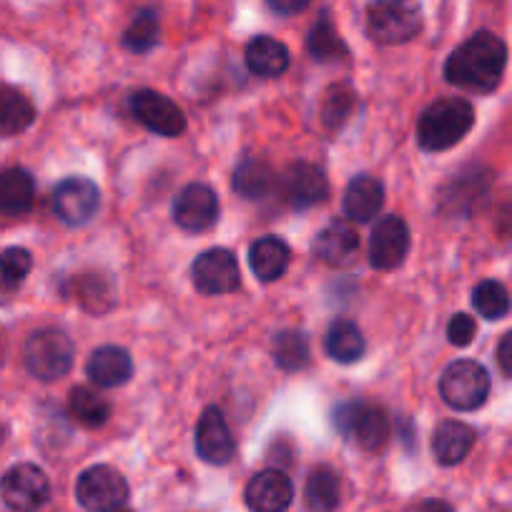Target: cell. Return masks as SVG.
Masks as SVG:
<instances>
[{
    "mask_svg": "<svg viewBox=\"0 0 512 512\" xmlns=\"http://www.w3.org/2000/svg\"><path fill=\"white\" fill-rule=\"evenodd\" d=\"M324 349L332 359L342 364L357 362L364 354V337L359 332V327L349 319H337L332 322V327L327 329V337H324Z\"/></svg>",
    "mask_w": 512,
    "mask_h": 512,
    "instance_id": "26",
    "label": "cell"
},
{
    "mask_svg": "<svg viewBox=\"0 0 512 512\" xmlns=\"http://www.w3.org/2000/svg\"><path fill=\"white\" fill-rule=\"evenodd\" d=\"M472 307H475V312L480 314V317L497 322V319L510 314V292H507L505 284L495 282V279H485V282L477 284L475 292H472Z\"/></svg>",
    "mask_w": 512,
    "mask_h": 512,
    "instance_id": "29",
    "label": "cell"
},
{
    "mask_svg": "<svg viewBox=\"0 0 512 512\" xmlns=\"http://www.w3.org/2000/svg\"><path fill=\"white\" fill-rule=\"evenodd\" d=\"M507 66V46L495 33L480 31L452 51L445 63V78L470 93H492Z\"/></svg>",
    "mask_w": 512,
    "mask_h": 512,
    "instance_id": "1",
    "label": "cell"
},
{
    "mask_svg": "<svg viewBox=\"0 0 512 512\" xmlns=\"http://www.w3.org/2000/svg\"><path fill=\"white\" fill-rule=\"evenodd\" d=\"M0 497L13 512H36L51 497V482L41 467L33 462H21L3 475Z\"/></svg>",
    "mask_w": 512,
    "mask_h": 512,
    "instance_id": "8",
    "label": "cell"
},
{
    "mask_svg": "<svg viewBox=\"0 0 512 512\" xmlns=\"http://www.w3.org/2000/svg\"><path fill=\"white\" fill-rule=\"evenodd\" d=\"M86 374L98 387H121L134 377V362H131V354L126 349L106 344L88 357Z\"/></svg>",
    "mask_w": 512,
    "mask_h": 512,
    "instance_id": "17",
    "label": "cell"
},
{
    "mask_svg": "<svg viewBox=\"0 0 512 512\" xmlns=\"http://www.w3.org/2000/svg\"><path fill=\"white\" fill-rule=\"evenodd\" d=\"M73 357H76V347L71 337L53 327L33 332L23 347V364L28 374L41 382H56L66 377L73 367Z\"/></svg>",
    "mask_w": 512,
    "mask_h": 512,
    "instance_id": "4",
    "label": "cell"
},
{
    "mask_svg": "<svg viewBox=\"0 0 512 512\" xmlns=\"http://www.w3.org/2000/svg\"><path fill=\"white\" fill-rule=\"evenodd\" d=\"M196 452L209 465H226L236 452L234 435H231L226 417L219 407H206L196 425Z\"/></svg>",
    "mask_w": 512,
    "mask_h": 512,
    "instance_id": "14",
    "label": "cell"
},
{
    "mask_svg": "<svg viewBox=\"0 0 512 512\" xmlns=\"http://www.w3.org/2000/svg\"><path fill=\"white\" fill-rule=\"evenodd\" d=\"M194 287L206 297H221L239 289L241 274L236 256L229 249H209L191 267Z\"/></svg>",
    "mask_w": 512,
    "mask_h": 512,
    "instance_id": "11",
    "label": "cell"
},
{
    "mask_svg": "<svg viewBox=\"0 0 512 512\" xmlns=\"http://www.w3.org/2000/svg\"><path fill=\"white\" fill-rule=\"evenodd\" d=\"M36 201V181L26 169L0 171V214L23 216L33 209Z\"/></svg>",
    "mask_w": 512,
    "mask_h": 512,
    "instance_id": "22",
    "label": "cell"
},
{
    "mask_svg": "<svg viewBox=\"0 0 512 512\" xmlns=\"http://www.w3.org/2000/svg\"><path fill=\"white\" fill-rule=\"evenodd\" d=\"M475 334L477 322L470 314H455V317L450 319V324H447V337H450V342L455 344V347H467V344H472Z\"/></svg>",
    "mask_w": 512,
    "mask_h": 512,
    "instance_id": "35",
    "label": "cell"
},
{
    "mask_svg": "<svg viewBox=\"0 0 512 512\" xmlns=\"http://www.w3.org/2000/svg\"><path fill=\"white\" fill-rule=\"evenodd\" d=\"M354 106H357V93L349 86H334L329 88L327 96L322 101V121L327 128H339L349 116H352Z\"/></svg>",
    "mask_w": 512,
    "mask_h": 512,
    "instance_id": "33",
    "label": "cell"
},
{
    "mask_svg": "<svg viewBox=\"0 0 512 512\" xmlns=\"http://www.w3.org/2000/svg\"><path fill=\"white\" fill-rule=\"evenodd\" d=\"M307 48L312 53V58H317L322 63L342 61L347 56V46H344V41L339 38V33L334 31L329 21H319L312 28V33L307 38Z\"/></svg>",
    "mask_w": 512,
    "mask_h": 512,
    "instance_id": "31",
    "label": "cell"
},
{
    "mask_svg": "<svg viewBox=\"0 0 512 512\" xmlns=\"http://www.w3.org/2000/svg\"><path fill=\"white\" fill-rule=\"evenodd\" d=\"M3 440H6V427H3V422H0V445H3Z\"/></svg>",
    "mask_w": 512,
    "mask_h": 512,
    "instance_id": "39",
    "label": "cell"
},
{
    "mask_svg": "<svg viewBox=\"0 0 512 512\" xmlns=\"http://www.w3.org/2000/svg\"><path fill=\"white\" fill-rule=\"evenodd\" d=\"M246 66L259 78H277L289 68V51L272 36H256L246 48Z\"/></svg>",
    "mask_w": 512,
    "mask_h": 512,
    "instance_id": "24",
    "label": "cell"
},
{
    "mask_svg": "<svg viewBox=\"0 0 512 512\" xmlns=\"http://www.w3.org/2000/svg\"><path fill=\"white\" fill-rule=\"evenodd\" d=\"M68 412H71V417L78 425L96 430V427H103L108 422L111 405H108V400L101 392L91 390V387H76L71 397H68Z\"/></svg>",
    "mask_w": 512,
    "mask_h": 512,
    "instance_id": "27",
    "label": "cell"
},
{
    "mask_svg": "<svg viewBox=\"0 0 512 512\" xmlns=\"http://www.w3.org/2000/svg\"><path fill=\"white\" fill-rule=\"evenodd\" d=\"M304 505L309 512H337L339 477L332 467L319 465L309 472L304 485Z\"/></svg>",
    "mask_w": 512,
    "mask_h": 512,
    "instance_id": "25",
    "label": "cell"
},
{
    "mask_svg": "<svg viewBox=\"0 0 512 512\" xmlns=\"http://www.w3.org/2000/svg\"><path fill=\"white\" fill-rule=\"evenodd\" d=\"M332 422L344 437L354 440L367 452L382 450L392 435V422L387 412L382 407L364 405L357 400L334 407Z\"/></svg>",
    "mask_w": 512,
    "mask_h": 512,
    "instance_id": "5",
    "label": "cell"
},
{
    "mask_svg": "<svg viewBox=\"0 0 512 512\" xmlns=\"http://www.w3.org/2000/svg\"><path fill=\"white\" fill-rule=\"evenodd\" d=\"M420 31V0H372L367 6V33L379 46H402Z\"/></svg>",
    "mask_w": 512,
    "mask_h": 512,
    "instance_id": "3",
    "label": "cell"
},
{
    "mask_svg": "<svg viewBox=\"0 0 512 512\" xmlns=\"http://www.w3.org/2000/svg\"><path fill=\"white\" fill-rule=\"evenodd\" d=\"M410 251V226L402 216H382L369 239V262L379 272H392L405 262Z\"/></svg>",
    "mask_w": 512,
    "mask_h": 512,
    "instance_id": "10",
    "label": "cell"
},
{
    "mask_svg": "<svg viewBox=\"0 0 512 512\" xmlns=\"http://www.w3.org/2000/svg\"><path fill=\"white\" fill-rule=\"evenodd\" d=\"M113 512H131V510H126V507H118V510H113Z\"/></svg>",
    "mask_w": 512,
    "mask_h": 512,
    "instance_id": "40",
    "label": "cell"
},
{
    "mask_svg": "<svg viewBox=\"0 0 512 512\" xmlns=\"http://www.w3.org/2000/svg\"><path fill=\"white\" fill-rule=\"evenodd\" d=\"M234 191L244 199H262L272 189V169L259 159H246L236 166L234 181H231Z\"/></svg>",
    "mask_w": 512,
    "mask_h": 512,
    "instance_id": "28",
    "label": "cell"
},
{
    "mask_svg": "<svg viewBox=\"0 0 512 512\" xmlns=\"http://www.w3.org/2000/svg\"><path fill=\"white\" fill-rule=\"evenodd\" d=\"M497 364L505 377H512V329L497 344Z\"/></svg>",
    "mask_w": 512,
    "mask_h": 512,
    "instance_id": "36",
    "label": "cell"
},
{
    "mask_svg": "<svg viewBox=\"0 0 512 512\" xmlns=\"http://www.w3.org/2000/svg\"><path fill=\"white\" fill-rule=\"evenodd\" d=\"M33 256L23 246H11L0 254V282L6 287H18L31 274Z\"/></svg>",
    "mask_w": 512,
    "mask_h": 512,
    "instance_id": "34",
    "label": "cell"
},
{
    "mask_svg": "<svg viewBox=\"0 0 512 512\" xmlns=\"http://www.w3.org/2000/svg\"><path fill=\"white\" fill-rule=\"evenodd\" d=\"M475 430L460 420H445L432 435V455L442 467L460 465L475 447Z\"/></svg>",
    "mask_w": 512,
    "mask_h": 512,
    "instance_id": "19",
    "label": "cell"
},
{
    "mask_svg": "<svg viewBox=\"0 0 512 512\" xmlns=\"http://www.w3.org/2000/svg\"><path fill=\"white\" fill-rule=\"evenodd\" d=\"M244 497L251 512H284L292 505L294 487L282 470L269 467L251 477Z\"/></svg>",
    "mask_w": 512,
    "mask_h": 512,
    "instance_id": "15",
    "label": "cell"
},
{
    "mask_svg": "<svg viewBox=\"0 0 512 512\" xmlns=\"http://www.w3.org/2000/svg\"><path fill=\"white\" fill-rule=\"evenodd\" d=\"M284 194H287L289 206H294V209H312V206L322 204L327 199V176L319 166L309 164V161H299L284 176Z\"/></svg>",
    "mask_w": 512,
    "mask_h": 512,
    "instance_id": "16",
    "label": "cell"
},
{
    "mask_svg": "<svg viewBox=\"0 0 512 512\" xmlns=\"http://www.w3.org/2000/svg\"><path fill=\"white\" fill-rule=\"evenodd\" d=\"M76 500L88 512H113L126 505L128 482L108 465H93L76 480Z\"/></svg>",
    "mask_w": 512,
    "mask_h": 512,
    "instance_id": "7",
    "label": "cell"
},
{
    "mask_svg": "<svg viewBox=\"0 0 512 512\" xmlns=\"http://www.w3.org/2000/svg\"><path fill=\"white\" fill-rule=\"evenodd\" d=\"M410 512H455V510H452L450 502L445 500H425L417 507H412Z\"/></svg>",
    "mask_w": 512,
    "mask_h": 512,
    "instance_id": "38",
    "label": "cell"
},
{
    "mask_svg": "<svg viewBox=\"0 0 512 512\" xmlns=\"http://www.w3.org/2000/svg\"><path fill=\"white\" fill-rule=\"evenodd\" d=\"M219 219V196L206 184H189L179 191L174 201V221L184 231L201 234L209 231Z\"/></svg>",
    "mask_w": 512,
    "mask_h": 512,
    "instance_id": "13",
    "label": "cell"
},
{
    "mask_svg": "<svg viewBox=\"0 0 512 512\" xmlns=\"http://www.w3.org/2000/svg\"><path fill=\"white\" fill-rule=\"evenodd\" d=\"M36 121V106L23 91L13 86H0V136H21Z\"/></svg>",
    "mask_w": 512,
    "mask_h": 512,
    "instance_id": "23",
    "label": "cell"
},
{
    "mask_svg": "<svg viewBox=\"0 0 512 512\" xmlns=\"http://www.w3.org/2000/svg\"><path fill=\"white\" fill-rule=\"evenodd\" d=\"M159 41V16L154 11H141L123 33V46L134 53H149Z\"/></svg>",
    "mask_w": 512,
    "mask_h": 512,
    "instance_id": "32",
    "label": "cell"
},
{
    "mask_svg": "<svg viewBox=\"0 0 512 512\" xmlns=\"http://www.w3.org/2000/svg\"><path fill=\"white\" fill-rule=\"evenodd\" d=\"M384 186L374 176H354L344 191V214L349 221H372L382 211Z\"/></svg>",
    "mask_w": 512,
    "mask_h": 512,
    "instance_id": "21",
    "label": "cell"
},
{
    "mask_svg": "<svg viewBox=\"0 0 512 512\" xmlns=\"http://www.w3.org/2000/svg\"><path fill=\"white\" fill-rule=\"evenodd\" d=\"M131 113L149 131L166 136V139H176V136H181L186 131L184 111L169 96H164L159 91H151V88L136 91L131 96Z\"/></svg>",
    "mask_w": 512,
    "mask_h": 512,
    "instance_id": "9",
    "label": "cell"
},
{
    "mask_svg": "<svg viewBox=\"0 0 512 512\" xmlns=\"http://www.w3.org/2000/svg\"><path fill=\"white\" fill-rule=\"evenodd\" d=\"M292 262V251L287 241L279 236H262L249 246V267L262 282H277L284 277Z\"/></svg>",
    "mask_w": 512,
    "mask_h": 512,
    "instance_id": "20",
    "label": "cell"
},
{
    "mask_svg": "<svg viewBox=\"0 0 512 512\" xmlns=\"http://www.w3.org/2000/svg\"><path fill=\"white\" fill-rule=\"evenodd\" d=\"M440 395L452 410H480L490 395V374L475 359H457L442 372Z\"/></svg>",
    "mask_w": 512,
    "mask_h": 512,
    "instance_id": "6",
    "label": "cell"
},
{
    "mask_svg": "<svg viewBox=\"0 0 512 512\" xmlns=\"http://www.w3.org/2000/svg\"><path fill=\"white\" fill-rule=\"evenodd\" d=\"M314 251L329 267H349L359 254V234L349 221H332L317 236Z\"/></svg>",
    "mask_w": 512,
    "mask_h": 512,
    "instance_id": "18",
    "label": "cell"
},
{
    "mask_svg": "<svg viewBox=\"0 0 512 512\" xmlns=\"http://www.w3.org/2000/svg\"><path fill=\"white\" fill-rule=\"evenodd\" d=\"M98 206H101V194H98V186L88 179L73 176V179L61 181L53 191V211L68 226H81L91 221Z\"/></svg>",
    "mask_w": 512,
    "mask_h": 512,
    "instance_id": "12",
    "label": "cell"
},
{
    "mask_svg": "<svg viewBox=\"0 0 512 512\" xmlns=\"http://www.w3.org/2000/svg\"><path fill=\"white\" fill-rule=\"evenodd\" d=\"M475 126V108L460 96L437 98L417 121V144L427 154H440L460 144Z\"/></svg>",
    "mask_w": 512,
    "mask_h": 512,
    "instance_id": "2",
    "label": "cell"
},
{
    "mask_svg": "<svg viewBox=\"0 0 512 512\" xmlns=\"http://www.w3.org/2000/svg\"><path fill=\"white\" fill-rule=\"evenodd\" d=\"M267 3L279 16H294V13H302L312 0H267Z\"/></svg>",
    "mask_w": 512,
    "mask_h": 512,
    "instance_id": "37",
    "label": "cell"
},
{
    "mask_svg": "<svg viewBox=\"0 0 512 512\" xmlns=\"http://www.w3.org/2000/svg\"><path fill=\"white\" fill-rule=\"evenodd\" d=\"M274 362L284 369V372H299L307 367L309 362V342L302 332L297 329H284L274 337Z\"/></svg>",
    "mask_w": 512,
    "mask_h": 512,
    "instance_id": "30",
    "label": "cell"
}]
</instances>
